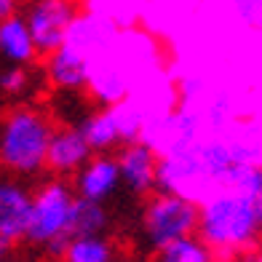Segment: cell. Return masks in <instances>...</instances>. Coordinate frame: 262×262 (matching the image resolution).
Masks as SVG:
<instances>
[{"instance_id": "13", "label": "cell", "mask_w": 262, "mask_h": 262, "mask_svg": "<svg viewBox=\"0 0 262 262\" xmlns=\"http://www.w3.org/2000/svg\"><path fill=\"white\" fill-rule=\"evenodd\" d=\"M62 262H118V249L104 233L73 235Z\"/></svg>"}, {"instance_id": "10", "label": "cell", "mask_w": 262, "mask_h": 262, "mask_svg": "<svg viewBox=\"0 0 262 262\" xmlns=\"http://www.w3.org/2000/svg\"><path fill=\"white\" fill-rule=\"evenodd\" d=\"M91 156L94 150L89 145L86 134L80 131V126H73V123L56 126L51 147H49L46 171H51L54 177H75L80 171V166Z\"/></svg>"}, {"instance_id": "2", "label": "cell", "mask_w": 262, "mask_h": 262, "mask_svg": "<svg viewBox=\"0 0 262 262\" xmlns=\"http://www.w3.org/2000/svg\"><path fill=\"white\" fill-rule=\"evenodd\" d=\"M56 121L38 104L16 102L0 121V163L21 180H32L46 171L49 147Z\"/></svg>"}, {"instance_id": "16", "label": "cell", "mask_w": 262, "mask_h": 262, "mask_svg": "<svg viewBox=\"0 0 262 262\" xmlns=\"http://www.w3.org/2000/svg\"><path fill=\"white\" fill-rule=\"evenodd\" d=\"M32 83V70L21 67V64H6V70L0 73V89H3L6 97L19 99L21 94H27Z\"/></svg>"}, {"instance_id": "3", "label": "cell", "mask_w": 262, "mask_h": 262, "mask_svg": "<svg viewBox=\"0 0 262 262\" xmlns=\"http://www.w3.org/2000/svg\"><path fill=\"white\" fill-rule=\"evenodd\" d=\"M75 185L67 182V177H51L35 187V201H32V217L25 244L30 249L51 259L62 262L64 249L73 238V217H75Z\"/></svg>"}, {"instance_id": "1", "label": "cell", "mask_w": 262, "mask_h": 262, "mask_svg": "<svg viewBox=\"0 0 262 262\" xmlns=\"http://www.w3.org/2000/svg\"><path fill=\"white\" fill-rule=\"evenodd\" d=\"M198 235L220 259H235L262 244L254 198L235 187H217L201 201Z\"/></svg>"}, {"instance_id": "21", "label": "cell", "mask_w": 262, "mask_h": 262, "mask_svg": "<svg viewBox=\"0 0 262 262\" xmlns=\"http://www.w3.org/2000/svg\"><path fill=\"white\" fill-rule=\"evenodd\" d=\"M73 3H75V0H73Z\"/></svg>"}, {"instance_id": "19", "label": "cell", "mask_w": 262, "mask_h": 262, "mask_svg": "<svg viewBox=\"0 0 262 262\" xmlns=\"http://www.w3.org/2000/svg\"><path fill=\"white\" fill-rule=\"evenodd\" d=\"M254 209H257V220H259V230H262V190H259L257 198H254Z\"/></svg>"}, {"instance_id": "11", "label": "cell", "mask_w": 262, "mask_h": 262, "mask_svg": "<svg viewBox=\"0 0 262 262\" xmlns=\"http://www.w3.org/2000/svg\"><path fill=\"white\" fill-rule=\"evenodd\" d=\"M43 70L49 83L59 91H78L83 86H89L91 80V59L80 49H75L73 43H64L51 56H46Z\"/></svg>"}, {"instance_id": "7", "label": "cell", "mask_w": 262, "mask_h": 262, "mask_svg": "<svg viewBox=\"0 0 262 262\" xmlns=\"http://www.w3.org/2000/svg\"><path fill=\"white\" fill-rule=\"evenodd\" d=\"M32 201L35 190L27 180L11 174L0 182V249L11 252L19 244H25L30 217H32Z\"/></svg>"}, {"instance_id": "6", "label": "cell", "mask_w": 262, "mask_h": 262, "mask_svg": "<svg viewBox=\"0 0 262 262\" xmlns=\"http://www.w3.org/2000/svg\"><path fill=\"white\" fill-rule=\"evenodd\" d=\"M25 19L32 30L40 59H46L67 43L78 11L73 0H30L25 6Z\"/></svg>"}, {"instance_id": "9", "label": "cell", "mask_w": 262, "mask_h": 262, "mask_svg": "<svg viewBox=\"0 0 262 262\" xmlns=\"http://www.w3.org/2000/svg\"><path fill=\"white\" fill-rule=\"evenodd\" d=\"M73 185H75V193L80 198L107 204V201L123 187L118 156H113V152H94V156L80 166V171L73 177Z\"/></svg>"}, {"instance_id": "20", "label": "cell", "mask_w": 262, "mask_h": 262, "mask_svg": "<svg viewBox=\"0 0 262 262\" xmlns=\"http://www.w3.org/2000/svg\"><path fill=\"white\" fill-rule=\"evenodd\" d=\"M3 262H16V259H11V257H6V259H3Z\"/></svg>"}, {"instance_id": "15", "label": "cell", "mask_w": 262, "mask_h": 262, "mask_svg": "<svg viewBox=\"0 0 262 262\" xmlns=\"http://www.w3.org/2000/svg\"><path fill=\"white\" fill-rule=\"evenodd\" d=\"M110 228V214L107 206L99 201H89L80 198L75 201V217H73V233L75 235H97V233H107Z\"/></svg>"}, {"instance_id": "8", "label": "cell", "mask_w": 262, "mask_h": 262, "mask_svg": "<svg viewBox=\"0 0 262 262\" xmlns=\"http://www.w3.org/2000/svg\"><path fill=\"white\" fill-rule=\"evenodd\" d=\"M118 166H121V180L126 193L131 195H150L158 190V166L161 152L147 139H137L121 145L115 150Z\"/></svg>"}, {"instance_id": "14", "label": "cell", "mask_w": 262, "mask_h": 262, "mask_svg": "<svg viewBox=\"0 0 262 262\" xmlns=\"http://www.w3.org/2000/svg\"><path fill=\"white\" fill-rule=\"evenodd\" d=\"M214 259H217L214 249L198 233L177 238V241L150 252V262H214Z\"/></svg>"}, {"instance_id": "4", "label": "cell", "mask_w": 262, "mask_h": 262, "mask_svg": "<svg viewBox=\"0 0 262 262\" xmlns=\"http://www.w3.org/2000/svg\"><path fill=\"white\" fill-rule=\"evenodd\" d=\"M201 222V204L174 190H156L145 201L139 217V233L150 252L177 241L185 235H195Z\"/></svg>"}, {"instance_id": "18", "label": "cell", "mask_w": 262, "mask_h": 262, "mask_svg": "<svg viewBox=\"0 0 262 262\" xmlns=\"http://www.w3.org/2000/svg\"><path fill=\"white\" fill-rule=\"evenodd\" d=\"M16 14V0H0V19Z\"/></svg>"}, {"instance_id": "17", "label": "cell", "mask_w": 262, "mask_h": 262, "mask_svg": "<svg viewBox=\"0 0 262 262\" xmlns=\"http://www.w3.org/2000/svg\"><path fill=\"white\" fill-rule=\"evenodd\" d=\"M230 262H262V244L257 249H252V252H246V254H238L235 259Z\"/></svg>"}, {"instance_id": "12", "label": "cell", "mask_w": 262, "mask_h": 262, "mask_svg": "<svg viewBox=\"0 0 262 262\" xmlns=\"http://www.w3.org/2000/svg\"><path fill=\"white\" fill-rule=\"evenodd\" d=\"M0 56H3L6 64H21V67H32L40 59L25 14H11L0 19Z\"/></svg>"}, {"instance_id": "5", "label": "cell", "mask_w": 262, "mask_h": 262, "mask_svg": "<svg viewBox=\"0 0 262 262\" xmlns=\"http://www.w3.org/2000/svg\"><path fill=\"white\" fill-rule=\"evenodd\" d=\"M94 152H113L121 145L142 139V115L126 104H107L104 110L86 115L78 123Z\"/></svg>"}]
</instances>
